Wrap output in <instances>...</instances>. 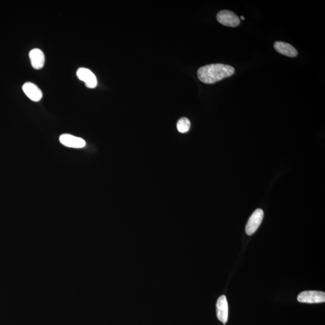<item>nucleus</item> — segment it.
Listing matches in <instances>:
<instances>
[{
  "label": "nucleus",
  "mask_w": 325,
  "mask_h": 325,
  "mask_svg": "<svg viewBox=\"0 0 325 325\" xmlns=\"http://www.w3.org/2000/svg\"><path fill=\"white\" fill-rule=\"evenodd\" d=\"M59 141L64 146L72 148H82L86 146V142L81 137L72 136L71 134H64L59 137Z\"/></svg>",
  "instance_id": "nucleus-6"
},
{
  "label": "nucleus",
  "mask_w": 325,
  "mask_h": 325,
  "mask_svg": "<svg viewBox=\"0 0 325 325\" xmlns=\"http://www.w3.org/2000/svg\"><path fill=\"white\" fill-rule=\"evenodd\" d=\"M32 66L35 69H41L43 67L45 61V55L42 50L35 49L31 50L29 53Z\"/></svg>",
  "instance_id": "nucleus-9"
},
{
  "label": "nucleus",
  "mask_w": 325,
  "mask_h": 325,
  "mask_svg": "<svg viewBox=\"0 0 325 325\" xmlns=\"http://www.w3.org/2000/svg\"><path fill=\"white\" fill-rule=\"evenodd\" d=\"M263 217L264 212L261 209H257L252 213L247 222L246 228H245V231L247 235L251 236L257 231L260 224H261Z\"/></svg>",
  "instance_id": "nucleus-3"
},
{
  "label": "nucleus",
  "mask_w": 325,
  "mask_h": 325,
  "mask_svg": "<svg viewBox=\"0 0 325 325\" xmlns=\"http://www.w3.org/2000/svg\"><path fill=\"white\" fill-rule=\"evenodd\" d=\"M234 72V67L229 65L211 64L200 67L197 71V77L204 83L213 84L232 76Z\"/></svg>",
  "instance_id": "nucleus-1"
},
{
  "label": "nucleus",
  "mask_w": 325,
  "mask_h": 325,
  "mask_svg": "<svg viewBox=\"0 0 325 325\" xmlns=\"http://www.w3.org/2000/svg\"><path fill=\"white\" fill-rule=\"evenodd\" d=\"M177 127L179 132L185 133L191 128V122L186 117H182L177 122Z\"/></svg>",
  "instance_id": "nucleus-11"
},
{
  "label": "nucleus",
  "mask_w": 325,
  "mask_h": 325,
  "mask_svg": "<svg viewBox=\"0 0 325 325\" xmlns=\"http://www.w3.org/2000/svg\"><path fill=\"white\" fill-rule=\"evenodd\" d=\"M22 89L25 94L32 101H39L42 98V92L36 84L31 82H27L22 86Z\"/></svg>",
  "instance_id": "nucleus-8"
},
{
  "label": "nucleus",
  "mask_w": 325,
  "mask_h": 325,
  "mask_svg": "<svg viewBox=\"0 0 325 325\" xmlns=\"http://www.w3.org/2000/svg\"><path fill=\"white\" fill-rule=\"evenodd\" d=\"M241 19H242V20H244V16H241Z\"/></svg>",
  "instance_id": "nucleus-12"
},
{
  "label": "nucleus",
  "mask_w": 325,
  "mask_h": 325,
  "mask_svg": "<svg viewBox=\"0 0 325 325\" xmlns=\"http://www.w3.org/2000/svg\"><path fill=\"white\" fill-rule=\"evenodd\" d=\"M274 48L279 53L290 57H294L297 55L296 49L291 44L283 42H276L274 44Z\"/></svg>",
  "instance_id": "nucleus-10"
},
{
  "label": "nucleus",
  "mask_w": 325,
  "mask_h": 325,
  "mask_svg": "<svg viewBox=\"0 0 325 325\" xmlns=\"http://www.w3.org/2000/svg\"><path fill=\"white\" fill-rule=\"evenodd\" d=\"M216 315L217 319L224 324H226L228 319V305L225 295L220 296L216 303Z\"/></svg>",
  "instance_id": "nucleus-7"
},
{
  "label": "nucleus",
  "mask_w": 325,
  "mask_h": 325,
  "mask_svg": "<svg viewBox=\"0 0 325 325\" xmlns=\"http://www.w3.org/2000/svg\"><path fill=\"white\" fill-rule=\"evenodd\" d=\"M217 19L219 23L227 27H237L241 22L239 17L229 11H220L217 15Z\"/></svg>",
  "instance_id": "nucleus-4"
},
{
  "label": "nucleus",
  "mask_w": 325,
  "mask_h": 325,
  "mask_svg": "<svg viewBox=\"0 0 325 325\" xmlns=\"http://www.w3.org/2000/svg\"><path fill=\"white\" fill-rule=\"evenodd\" d=\"M297 301L302 303H322L325 302V293L320 291H305L298 295Z\"/></svg>",
  "instance_id": "nucleus-2"
},
{
  "label": "nucleus",
  "mask_w": 325,
  "mask_h": 325,
  "mask_svg": "<svg viewBox=\"0 0 325 325\" xmlns=\"http://www.w3.org/2000/svg\"><path fill=\"white\" fill-rule=\"evenodd\" d=\"M77 76L79 80L84 82L88 88L94 89L97 86V77L91 70L85 67H81L77 70Z\"/></svg>",
  "instance_id": "nucleus-5"
}]
</instances>
